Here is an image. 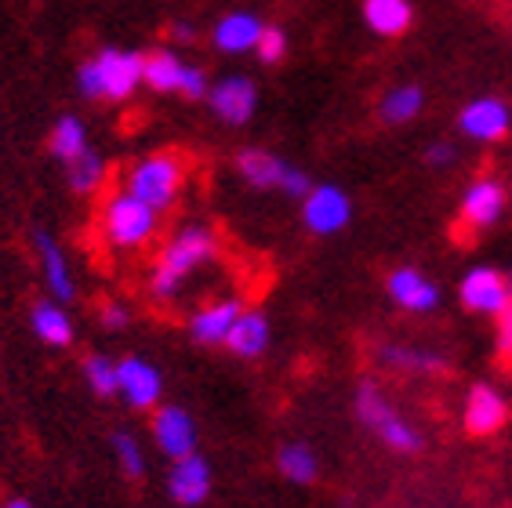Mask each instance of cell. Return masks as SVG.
Wrapping results in <instances>:
<instances>
[{
  "label": "cell",
  "mask_w": 512,
  "mask_h": 508,
  "mask_svg": "<svg viewBox=\"0 0 512 508\" xmlns=\"http://www.w3.org/2000/svg\"><path fill=\"white\" fill-rule=\"evenodd\" d=\"M222 254V240L211 225L204 222H182L175 233L160 244L157 258L149 265L146 287L157 302H171L186 291V284L197 273H204L207 265Z\"/></svg>",
  "instance_id": "cell-1"
},
{
  "label": "cell",
  "mask_w": 512,
  "mask_h": 508,
  "mask_svg": "<svg viewBox=\"0 0 512 508\" xmlns=\"http://www.w3.org/2000/svg\"><path fill=\"white\" fill-rule=\"evenodd\" d=\"M146 51L138 48H102L77 66V91L88 102H128L142 88Z\"/></svg>",
  "instance_id": "cell-2"
},
{
  "label": "cell",
  "mask_w": 512,
  "mask_h": 508,
  "mask_svg": "<svg viewBox=\"0 0 512 508\" xmlns=\"http://www.w3.org/2000/svg\"><path fill=\"white\" fill-rule=\"evenodd\" d=\"M186 175H189L186 157L160 149V153H146L142 160H135L124 171L120 186L128 189L131 196H138L142 204L153 207L157 215H171L182 189H186Z\"/></svg>",
  "instance_id": "cell-3"
},
{
  "label": "cell",
  "mask_w": 512,
  "mask_h": 508,
  "mask_svg": "<svg viewBox=\"0 0 512 508\" xmlns=\"http://www.w3.org/2000/svg\"><path fill=\"white\" fill-rule=\"evenodd\" d=\"M353 411H356V421H360L371 436H378L393 454H422L425 436L414 429L404 414L396 411L393 400L385 396L382 385H378L375 378H364L360 385H356Z\"/></svg>",
  "instance_id": "cell-4"
},
{
  "label": "cell",
  "mask_w": 512,
  "mask_h": 508,
  "mask_svg": "<svg viewBox=\"0 0 512 508\" xmlns=\"http://www.w3.org/2000/svg\"><path fill=\"white\" fill-rule=\"evenodd\" d=\"M160 222L164 215H157L149 204H142L138 196H131L124 186H117L113 193L106 196V204H102V240H106L113 251H142L157 240L160 233Z\"/></svg>",
  "instance_id": "cell-5"
},
{
  "label": "cell",
  "mask_w": 512,
  "mask_h": 508,
  "mask_svg": "<svg viewBox=\"0 0 512 508\" xmlns=\"http://www.w3.org/2000/svg\"><path fill=\"white\" fill-rule=\"evenodd\" d=\"M240 182L255 193H280L287 200H306V193L313 189V178H309L306 167L291 164L287 157L273 153V149L262 146H244L237 149L233 157Z\"/></svg>",
  "instance_id": "cell-6"
},
{
  "label": "cell",
  "mask_w": 512,
  "mask_h": 508,
  "mask_svg": "<svg viewBox=\"0 0 512 508\" xmlns=\"http://www.w3.org/2000/svg\"><path fill=\"white\" fill-rule=\"evenodd\" d=\"M142 88L157 91V95H182L189 102H200V98H207L211 80H207L204 66L186 62L175 48H153L146 51Z\"/></svg>",
  "instance_id": "cell-7"
},
{
  "label": "cell",
  "mask_w": 512,
  "mask_h": 508,
  "mask_svg": "<svg viewBox=\"0 0 512 508\" xmlns=\"http://www.w3.org/2000/svg\"><path fill=\"white\" fill-rule=\"evenodd\" d=\"M509 215V186L498 175H476L458 196V222L469 233H487Z\"/></svg>",
  "instance_id": "cell-8"
},
{
  "label": "cell",
  "mask_w": 512,
  "mask_h": 508,
  "mask_svg": "<svg viewBox=\"0 0 512 508\" xmlns=\"http://www.w3.org/2000/svg\"><path fill=\"white\" fill-rule=\"evenodd\" d=\"M458 302L465 313L473 316H502L512 305V284L509 273L494 269V265H473L465 269L458 280Z\"/></svg>",
  "instance_id": "cell-9"
},
{
  "label": "cell",
  "mask_w": 512,
  "mask_h": 508,
  "mask_svg": "<svg viewBox=\"0 0 512 508\" xmlns=\"http://www.w3.org/2000/svg\"><path fill=\"white\" fill-rule=\"evenodd\" d=\"M204 102L218 124L247 127L258 113V84L247 73H226V77L211 80Z\"/></svg>",
  "instance_id": "cell-10"
},
{
  "label": "cell",
  "mask_w": 512,
  "mask_h": 508,
  "mask_svg": "<svg viewBox=\"0 0 512 508\" xmlns=\"http://www.w3.org/2000/svg\"><path fill=\"white\" fill-rule=\"evenodd\" d=\"M458 131L476 146H498L512 135V106L502 95H476L458 109Z\"/></svg>",
  "instance_id": "cell-11"
},
{
  "label": "cell",
  "mask_w": 512,
  "mask_h": 508,
  "mask_svg": "<svg viewBox=\"0 0 512 508\" xmlns=\"http://www.w3.org/2000/svg\"><path fill=\"white\" fill-rule=\"evenodd\" d=\"M302 225L313 236H338L353 225V196L335 182H313L302 200Z\"/></svg>",
  "instance_id": "cell-12"
},
{
  "label": "cell",
  "mask_w": 512,
  "mask_h": 508,
  "mask_svg": "<svg viewBox=\"0 0 512 508\" xmlns=\"http://www.w3.org/2000/svg\"><path fill=\"white\" fill-rule=\"evenodd\" d=\"M385 294H389V302L400 313H411V316H429L444 302L440 284H436L433 276H425L418 265H396L393 273L385 276Z\"/></svg>",
  "instance_id": "cell-13"
},
{
  "label": "cell",
  "mask_w": 512,
  "mask_h": 508,
  "mask_svg": "<svg viewBox=\"0 0 512 508\" xmlns=\"http://www.w3.org/2000/svg\"><path fill=\"white\" fill-rule=\"evenodd\" d=\"M509 421V400L491 381H473L462 400V425L469 436H494Z\"/></svg>",
  "instance_id": "cell-14"
},
{
  "label": "cell",
  "mask_w": 512,
  "mask_h": 508,
  "mask_svg": "<svg viewBox=\"0 0 512 508\" xmlns=\"http://www.w3.org/2000/svg\"><path fill=\"white\" fill-rule=\"evenodd\" d=\"M33 254H37L40 276H44V287H48V298L69 305L77 298V280H73V269H69V254L59 244V236H51L48 229H33Z\"/></svg>",
  "instance_id": "cell-15"
},
{
  "label": "cell",
  "mask_w": 512,
  "mask_h": 508,
  "mask_svg": "<svg viewBox=\"0 0 512 508\" xmlns=\"http://www.w3.org/2000/svg\"><path fill=\"white\" fill-rule=\"evenodd\" d=\"M375 360L382 363L385 371L411 374V378H440V374L451 371V360L440 349L411 342H382L375 349Z\"/></svg>",
  "instance_id": "cell-16"
},
{
  "label": "cell",
  "mask_w": 512,
  "mask_h": 508,
  "mask_svg": "<svg viewBox=\"0 0 512 508\" xmlns=\"http://www.w3.org/2000/svg\"><path fill=\"white\" fill-rule=\"evenodd\" d=\"M117 396H124L131 411H153L164 396V378L142 356H124L117 360Z\"/></svg>",
  "instance_id": "cell-17"
},
{
  "label": "cell",
  "mask_w": 512,
  "mask_h": 508,
  "mask_svg": "<svg viewBox=\"0 0 512 508\" xmlns=\"http://www.w3.org/2000/svg\"><path fill=\"white\" fill-rule=\"evenodd\" d=\"M244 309V298H237V294H226V298L200 305L197 313L189 316V338L204 345V349H226L229 331H233V323H237V316Z\"/></svg>",
  "instance_id": "cell-18"
},
{
  "label": "cell",
  "mask_w": 512,
  "mask_h": 508,
  "mask_svg": "<svg viewBox=\"0 0 512 508\" xmlns=\"http://www.w3.org/2000/svg\"><path fill=\"white\" fill-rule=\"evenodd\" d=\"M153 440H157L160 454L171 461H182L189 454H197V421L186 407L178 403H164L153 414Z\"/></svg>",
  "instance_id": "cell-19"
},
{
  "label": "cell",
  "mask_w": 512,
  "mask_h": 508,
  "mask_svg": "<svg viewBox=\"0 0 512 508\" xmlns=\"http://www.w3.org/2000/svg\"><path fill=\"white\" fill-rule=\"evenodd\" d=\"M266 30V22L258 19L255 11H226L222 19L211 26V44L218 55H251L258 48V37Z\"/></svg>",
  "instance_id": "cell-20"
},
{
  "label": "cell",
  "mask_w": 512,
  "mask_h": 508,
  "mask_svg": "<svg viewBox=\"0 0 512 508\" xmlns=\"http://www.w3.org/2000/svg\"><path fill=\"white\" fill-rule=\"evenodd\" d=\"M168 494L182 508H197L207 501V494H211V465H207V458L200 450L182 461H171Z\"/></svg>",
  "instance_id": "cell-21"
},
{
  "label": "cell",
  "mask_w": 512,
  "mask_h": 508,
  "mask_svg": "<svg viewBox=\"0 0 512 508\" xmlns=\"http://www.w3.org/2000/svg\"><path fill=\"white\" fill-rule=\"evenodd\" d=\"M269 345H273V323L262 309H244L233 323V331L226 338V349L240 360H258L266 356Z\"/></svg>",
  "instance_id": "cell-22"
},
{
  "label": "cell",
  "mask_w": 512,
  "mask_h": 508,
  "mask_svg": "<svg viewBox=\"0 0 512 508\" xmlns=\"http://www.w3.org/2000/svg\"><path fill=\"white\" fill-rule=\"evenodd\" d=\"M30 331L37 334L40 342L51 345V349H69L77 342V327H73V316L62 302L55 298H40L30 309Z\"/></svg>",
  "instance_id": "cell-23"
},
{
  "label": "cell",
  "mask_w": 512,
  "mask_h": 508,
  "mask_svg": "<svg viewBox=\"0 0 512 508\" xmlns=\"http://www.w3.org/2000/svg\"><path fill=\"white\" fill-rule=\"evenodd\" d=\"M425 102H429V95H425L422 84H411V80H407V84H393V88L382 91V98H378L375 117L382 120L385 127H404L422 117Z\"/></svg>",
  "instance_id": "cell-24"
},
{
  "label": "cell",
  "mask_w": 512,
  "mask_h": 508,
  "mask_svg": "<svg viewBox=\"0 0 512 508\" xmlns=\"http://www.w3.org/2000/svg\"><path fill=\"white\" fill-rule=\"evenodd\" d=\"M360 15H364L367 30L382 40L404 37V33L414 26L411 0H364V4H360Z\"/></svg>",
  "instance_id": "cell-25"
},
{
  "label": "cell",
  "mask_w": 512,
  "mask_h": 508,
  "mask_svg": "<svg viewBox=\"0 0 512 508\" xmlns=\"http://www.w3.org/2000/svg\"><path fill=\"white\" fill-rule=\"evenodd\" d=\"M91 149V135H88V124L77 117V113H62L55 117L48 131V153L59 160L62 167H69L73 160H80L84 153Z\"/></svg>",
  "instance_id": "cell-26"
},
{
  "label": "cell",
  "mask_w": 512,
  "mask_h": 508,
  "mask_svg": "<svg viewBox=\"0 0 512 508\" xmlns=\"http://www.w3.org/2000/svg\"><path fill=\"white\" fill-rule=\"evenodd\" d=\"M276 469H280V476H284L287 483L309 487V483H316V476H320V458H316V450L309 447V443L291 440L276 450Z\"/></svg>",
  "instance_id": "cell-27"
},
{
  "label": "cell",
  "mask_w": 512,
  "mask_h": 508,
  "mask_svg": "<svg viewBox=\"0 0 512 508\" xmlns=\"http://www.w3.org/2000/svg\"><path fill=\"white\" fill-rule=\"evenodd\" d=\"M109 178V167L106 160H102L99 149H88L80 160H73V164L66 167V186L73 196H95L102 186H106Z\"/></svg>",
  "instance_id": "cell-28"
},
{
  "label": "cell",
  "mask_w": 512,
  "mask_h": 508,
  "mask_svg": "<svg viewBox=\"0 0 512 508\" xmlns=\"http://www.w3.org/2000/svg\"><path fill=\"white\" fill-rule=\"evenodd\" d=\"M80 374L88 381V389L102 400L117 396V360L106 356V352H88L84 363H80Z\"/></svg>",
  "instance_id": "cell-29"
},
{
  "label": "cell",
  "mask_w": 512,
  "mask_h": 508,
  "mask_svg": "<svg viewBox=\"0 0 512 508\" xmlns=\"http://www.w3.org/2000/svg\"><path fill=\"white\" fill-rule=\"evenodd\" d=\"M109 447H113V458H117L120 472L131 479H142L146 476V454H142V443H138V436H131V432H113V440H109Z\"/></svg>",
  "instance_id": "cell-30"
},
{
  "label": "cell",
  "mask_w": 512,
  "mask_h": 508,
  "mask_svg": "<svg viewBox=\"0 0 512 508\" xmlns=\"http://www.w3.org/2000/svg\"><path fill=\"white\" fill-rule=\"evenodd\" d=\"M287 51H291V40H287V33L280 30V26H269L266 22V30H262V37H258V62L262 66H276V62H284L287 59Z\"/></svg>",
  "instance_id": "cell-31"
},
{
  "label": "cell",
  "mask_w": 512,
  "mask_h": 508,
  "mask_svg": "<svg viewBox=\"0 0 512 508\" xmlns=\"http://www.w3.org/2000/svg\"><path fill=\"white\" fill-rule=\"evenodd\" d=\"M458 160H462V149H458V142H451V138H436V142H429V149H425V164L433 167V171H451Z\"/></svg>",
  "instance_id": "cell-32"
},
{
  "label": "cell",
  "mask_w": 512,
  "mask_h": 508,
  "mask_svg": "<svg viewBox=\"0 0 512 508\" xmlns=\"http://www.w3.org/2000/svg\"><path fill=\"white\" fill-rule=\"evenodd\" d=\"M494 349L505 363H512V305L502 316H494Z\"/></svg>",
  "instance_id": "cell-33"
},
{
  "label": "cell",
  "mask_w": 512,
  "mask_h": 508,
  "mask_svg": "<svg viewBox=\"0 0 512 508\" xmlns=\"http://www.w3.org/2000/svg\"><path fill=\"white\" fill-rule=\"evenodd\" d=\"M99 320L106 331H124V327L131 323V309L124 302H102Z\"/></svg>",
  "instance_id": "cell-34"
},
{
  "label": "cell",
  "mask_w": 512,
  "mask_h": 508,
  "mask_svg": "<svg viewBox=\"0 0 512 508\" xmlns=\"http://www.w3.org/2000/svg\"><path fill=\"white\" fill-rule=\"evenodd\" d=\"M168 37H171V48H175V44H193V40H197V26L186 19H178L168 26Z\"/></svg>",
  "instance_id": "cell-35"
},
{
  "label": "cell",
  "mask_w": 512,
  "mask_h": 508,
  "mask_svg": "<svg viewBox=\"0 0 512 508\" xmlns=\"http://www.w3.org/2000/svg\"><path fill=\"white\" fill-rule=\"evenodd\" d=\"M4 508H33V505H30V501H26V498H11Z\"/></svg>",
  "instance_id": "cell-36"
},
{
  "label": "cell",
  "mask_w": 512,
  "mask_h": 508,
  "mask_svg": "<svg viewBox=\"0 0 512 508\" xmlns=\"http://www.w3.org/2000/svg\"><path fill=\"white\" fill-rule=\"evenodd\" d=\"M509 284H512V269H509Z\"/></svg>",
  "instance_id": "cell-37"
},
{
  "label": "cell",
  "mask_w": 512,
  "mask_h": 508,
  "mask_svg": "<svg viewBox=\"0 0 512 508\" xmlns=\"http://www.w3.org/2000/svg\"><path fill=\"white\" fill-rule=\"evenodd\" d=\"M505 4H512V0H505Z\"/></svg>",
  "instance_id": "cell-38"
}]
</instances>
